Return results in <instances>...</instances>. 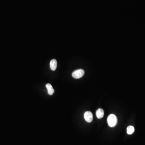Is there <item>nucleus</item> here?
Instances as JSON below:
<instances>
[{"mask_svg": "<svg viewBox=\"0 0 145 145\" xmlns=\"http://www.w3.org/2000/svg\"><path fill=\"white\" fill-rule=\"evenodd\" d=\"M85 71L83 69H80L75 70L72 73V76L75 79H80L84 75Z\"/></svg>", "mask_w": 145, "mask_h": 145, "instance_id": "nucleus-2", "label": "nucleus"}, {"mask_svg": "<svg viewBox=\"0 0 145 145\" xmlns=\"http://www.w3.org/2000/svg\"><path fill=\"white\" fill-rule=\"evenodd\" d=\"M57 65V60L54 59L51 60L50 62V67L51 70L54 71L56 69Z\"/></svg>", "mask_w": 145, "mask_h": 145, "instance_id": "nucleus-4", "label": "nucleus"}, {"mask_svg": "<svg viewBox=\"0 0 145 145\" xmlns=\"http://www.w3.org/2000/svg\"><path fill=\"white\" fill-rule=\"evenodd\" d=\"M117 117L114 114H111L108 117L107 122L109 126L111 128L114 127L117 123Z\"/></svg>", "mask_w": 145, "mask_h": 145, "instance_id": "nucleus-1", "label": "nucleus"}, {"mask_svg": "<svg viewBox=\"0 0 145 145\" xmlns=\"http://www.w3.org/2000/svg\"><path fill=\"white\" fill-rule=\"evenodd\" d=\"M46 88L48 90V94L50 95H52L53 94V93H54V89L52 88V85H51V84L50 83H47L46 84Z\"/></svg>", "mask_w": 145, "mask_h": 145, "instance_id": "nucleus-6", "label": "nucleus"}, {"mask_svg": "<svg viewBox=\"0 0 145 145\" xmlns=\"http://www.w3.org/2000/svg\"><path fill=\"white\" fill-rule=\"evenodd\" d=\"M84 117L85 121L88 123H91L93 121V114L90 111H87L85 112L84 114Z\"/></svg>", "mask_w": 145, "mask_h": 145, "instance_id": "nucleus-3", "label": "nucleus"}, {"mask_svg": "<svg viewBox=\"0 0 145 145\" xmlns=\"http://www.w3.org/2000/svg\"><path fill=\"white\" fill-rule=\"evenodd\" d=\"M97 117L99 119H102L104 116V111L102 109H99L96 111Z\"/></svg>", "mask_w": 145, "mask_h": 145, "instance_id": "nucleus-5", "label": "nucleus"}, {"mask_svg": "<svg viewBox=\"0 0 145 145\" xmlns=\"http://www.w3.org/2000/svg\"><path fill=\"white\" fill-rule=\"evenodd\" d=\"M127 133L129 135H131L134 133L135 131V129L134 127L132 126H129L127 128Z\"/></svg>", "mask_w": 145, "mask_h": 145, "instance_id": "nucleus-7", "label": "nucleus"}]
</instances>
